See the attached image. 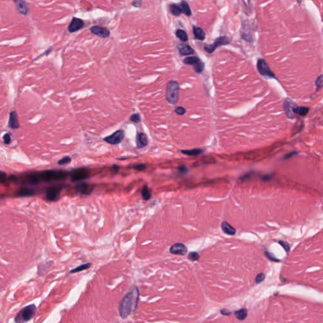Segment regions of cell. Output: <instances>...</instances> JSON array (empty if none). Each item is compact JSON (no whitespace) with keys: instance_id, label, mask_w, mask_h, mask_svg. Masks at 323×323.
I'll return each instance as SVG.
<instances>
[{"instance_id":"cell-10","label":"cell","mask_w":323,"mask_h":323,"mask_svg":"<svg viewBox=\"0 0 323 323\" xmlns=\"http://www.w3.org/2000/svg\"><path fill=\"white\" fill-rule=\"evenodd\" d=\"M84 27L83 21L78 18L74 17L73 18L71 23L68 27V31L70 33H73L77 32L81 29Z\"/></svg>"},{"instance_id":"cell-41","label":"cell","mask_w":323,"mask_h":323,"mask_svg":"<svg viewBox=\"0 0 323 323\" xmlns=\"http://www.w3.org/2000/svg\"><path fill=\"white\" fill-rule=\"evenodd\" d=\"M179 172H181V173L182 174H185L186 173V172H187V168H186V167L184 165H180L179 167Z\"/></svg>"},{"instance_id":"cell-43","label":"cell","mask_w":323,"mask_h":323,"mask_svg":"<svg viewBox=\"0 0 323 323\" xmlns=\"http://www.w3.org/2000/svg\"><path fill=\"white\" fill-rule=\"evenodd\" d=\"M141 0H134V2H133V5L135 7H140L141 5Z\"/></svg>"},{"instance_id":"cell-3","label":"cell","mask_w":323,"mask_h":323,"mask_svg":"<svg viewBox=\"0 0 323 323\" xmlns=\"http://www.w3.org/2000/svg\"><path fill=\"white\" fill-rule=\"evenodd\" d=\"M179 97V86L177 81H170L167 83L166 88V99L171 104L178 102Z\"/></svg>"},{"instance_id":"cell-6","label":"cell","mask_w":323,"mask_h":323,"mask_svg":"<svg viewBox=\"0 0 323 323\" xmlns=\"http://www.w3.org/2000/svg\"><path fill=\"white\" fill-rule=\"evenodd\" d=\"M257 68L258 72L263 76L269 78H275L273 72L271 70L269 65L265 59H258L257 62Z\"/></svg>"},{"instance_id":"cell-29","label":"cell","mask_w":323,"mask_h":323,"mask_svg":"<svg viewBox=\"0 0 323 323\" xmlns=\"http://www.w3.org/2000/svg\"><path fill=\"white\" fill-rule=\"evenodd\" d=\"M91 265H92V264L89 263L81 265L75 268V269L71 270L70 271V273H78V272L82 271L85 270H87V269H89L91 266Z\"/></svg>"},{"instance_id":"cell-8","label":"cell","mask_w":323,"mask_h":323,"mask_svg":"<svg viewBox=\"0 0 323 323\" xmlns=\"http://www.w3.org/2000/svg\"><path fill=\"white\" fill-rule=\"evenodd\" d=\"M64 188L62 185H58L50 187L46 191V198L49 201H56L58 200L60 192Z\"/></svg>"},{"instance_id":"cell-39","label":"cell","mask_w":323,"mask_h":323,"mask_svg":"<svg viewBox=\"0 0 323 323\" xmlns=\"http://www.w3.org/2000/svg\"><path fill=\"white\" fill-rule=\"evenodd\" d=\"M3 140H4V143L5 144H9L11 142V137H10V135L9 133L5 134L3 136Z\"/></svg>"},{"instance_id":"cell-4","label":"cell","mask_w":323,"mask_h":323,"mask_svg":"<svg viewBox=\"0 0 323 323\" xmlns=\"http://www.w3.org/2000/svg\"><path fill=\"white\" fill-rule=\"evenodd\" d=\"M36 311V307L34 304H31L20 310L15 317L16 322H25L30 321L34 316Z\"/></svg>"},{"instance_id":"cell-42","label":"cell","mask_w":323,"mask_h":323,"mask_svg":"<svg viewBox=\"0 0 323 323\" xmlns=\"http://www.w3.org/2000/svg\"><path fill=\"white\" fill-rule=\"evenodd\" d=\"M6 174L3 171H0V182H3L5 181Z\"/></svg>"},{"instance_id":"cell-7","label":"cell","mask_w":323,"mask_h":323,"mask_svg":"<svg viewBox=\"0 0 323 323\" xmlns=\"http://www.w3.org/2000/svg\"><path fill=\"white\" fill-rule=\"evenodd\" d=\"M89 176V170L87 168H79L73 170L71 173L72 182H78L87 179Z\"/></svg>"},{"instance_id":"cell-12","label":"cell","mask_w":323,"mask_h":323,"mask_svg":"<svg viewBox=\"0 0 323 323\" xmlns=\"http://www.w3.org/2000/svg\"><path fill=\"white\" fill-rule=\"evenodd\" d=\"M90 31L94 35H96L102 38H107L110 35V31L102 27L94 26L90 29Z\"/></svg>"},{"instance_id":"cell-18","label":"cell","mask_w":323,"mask_h":323,"mask_svg":"<svg viewBox=\"0 0 323 323\" xmlns=\"http://www.w3.org/2000/svg\"><path fill=\"white\" fill-rule=\"evenodd\" d=\"M293 107L294 106L292 104V102L290 99H288L285 101V104H284L285 111L288 117L290 118H293L295 117L294 113L293 111Z\"/></svg>"},{"instance_id":"cell-45","label":"cell","mask_w":323,"mask_h":323,"mask_svg":"<svg viewBox=\"0 0 323 323\" xmlns=\"http://www.w3.org/2000/svg\"><path fill=\"white\" fill-rule=\"evenodd\" d=\"M113 168L115 172H118L119 171V167L116 165H114L113 167Z\"/></svg>"},{"instance_id":"cell-23","label":"cell","mask_w":323,"mask_h":323,"mask_svg":"<svg viewBox=\"0 0 323 323\" xmlns=\"http://www.w3.org/2000/svg\"><path fill=\"white\" fill-rule=\"evenodd\" d=\"M34 191L28 188H21L17 192V196H30L34 195Z\"/></svg>"},{"instance_id":"cell-1","label":"cell","mask_w":323,"mask_h":323,"mask_svg":"<svg viewBox=\"0 0 323 323\" xmlns=\"http://www.w3.org/2000/svg\"><path fill=\"white\" fill-rule=\"evenodd\" d=\"M139 297V290L135 287L122 298L119 306V314L122 319L126 318L132 312L135 311L138 304Z\"/></svg>"},{"instance_id":"cell-14","label":"cell","mask_w":323,"mask_h":323,"mask_svg":"<svg viewBox=\"0 0 323 323\" xmlns=\"http://www.w3.org/2000/svg\"><path fill=\"white\" fill-rule=\"evenodd\" d=\"M76 190L78 193L81 194V195H89L92 191L93 187L87 183L82 182L76 186Z\"/></svg>"},{"instance_id":"cell-5","label":"cell","mask_w":323,"mask_h":323,"mask_svg":"<svg viewBox=\"0 0 323 323\" xmlns=\"http://www.w3.org/2000/svg\"><path fill=\"white\" fill-rule=\"evenodd\" d=\"M230 43V39L227 36H221L215 39L213 44L206 45L204 47L205 50L208 53H212L217 48L221 46H226Z\"/></svg>"},{"instance_id":"cell-31","label":"cell","mask_w":323,"mask_h":323,"mask_svg":"<svg viewBox=\"0 0 323 323\" xmlns=\"http://www.w3.org/2000/svg\"><path fill=\"white\" fill-rule=\"evenodd\" d=\"M205 68V64L201 61H199L198 63L194 65V69L195 71L198 73H201Z\"/></svg>"},{"instance_id":"cell-13","label":"cell","mask_w":323,"mask_h":323,"mask_svg":"<svg viewBox=\"0 0 323 323\" xmlns=\"http://www.w3.org/2000/svg\"><path fill=\"white\" fill-rule=\"evenodd\" d=\"M16 9L21 14L26 15L29 13V7L25 0H14Z\"/></svg>"},{"instance_id":"cell-20","label":"cell","mask_w":323,"mask_h":323,"mask_svg":"<svg viewBox=\"0 0 323 323\" xmlns=\"http://www.w3.org/2000/svg\"><path fill=\"white\" fill-rule=\"evenodd\" d=\"M309 107H302V106L293 107V111L294 113L297 114L302 116H304L307 115L309 113Z\"/></svg>"},{"instance_id":"cell-15","label":"cell","mask_w":323,"mask_h":323,"mask_svg":"<svg viewBox=\"0 0 323 323\" xmlns=\"http://www.w3.org/2000/svg\"><path fill=\"white\" fill-rule=\"evenodd\" d=\"M179 53L182 56H189L194 54L195 51L188 44H180L178 46Z\"/></svg>"},{"instance_id":"cell-21","label":"cell","mask_w":323,"mask_h":323,"mask_svg":"<svg viewBox=\"0 0 323 323\" xmlns=\"http://www.w3.org/2000/svg\"><path fill=\"white\" fill-rule=\"evenodd\" d=\"M222 228L223 231L228 235H233L235 234L236 230L233 227H232L229 224H228L227 222H224L222 223Z\"/></svg>"},{"instance_id":"cell-26","label":"cell","mask_w":323,"mask_h":323,"mask_svg":"<svg viewBox=\"0 0 323 323\" xmlns=\"http://www.w3.org/2000/svg\"><path fill=\"white\" fill-rule=\"evenodd\" d=\"M170 13L174 16H179L182 13L181 9L179 5L171 4L169 7Z\"/></svg>"},{"instance_id":"cell-35","label":"cell","mask_w":323,"mask_h":323,"mask_svg":"<svg viewBox=\"0 0 323 323\" xmlns=\"http://www.w3.org/2000/svg\"><path fill=\"white\" fill-rule=\"evenodd\" d=\"M322 85H323V78H322V75H321L317 78V80L316 81V85L317 89H321L322 87Z\"/></svg>"},{"instance_id":"cell-9","label":"cell","mask_w":323,"mask_h":323,"mask_svg":"<svg viewBox=\"0 0 323 323\" xmlns=\"http://www.w3.org/2000/svg\"><path fill=\"white\" fill-rule=\"evenodd\" d=\"M124 138V133L122 130H118L110 136L104 138V140L109 144L116 145L121 143Z\"/></svg>"},{"instance_id":"cell-34","label":"cell","mask_w":323,"mask_h":323,"mask_svg":"<svg viewBox=\"0 0 323 323\" xmlns=\"http://www.w3.org/2000/svg\"><path fill=\"white\" fill-rule=\"evenodd\" d=\"M71 160H72V159L70 157H64L62 159L59 160L58 163L59 165H65V164H69L71 162Z\"/></svg>"},{"instance_id":"cell-25","label":"cell","mask_w":323,"mask_h":323,"mask_svg":"<svg viewBox=\"0 0 323 323\" xmlns=\"http://www.w3.org/2000/svg\"><path fill=\"white\" fill-rule=\"evenodd\" d=\"M200 59L196 56H188L187 58H186L184 60H183V62L186 64H188V65H195V64H196V63H198L199 61H200Z\"/></svg>"},{"instance_id":"cell-37","label":"cell","mask_w":323,"mask_h":323,"mask_svg":"<svg viewBox=\"0 0 323 323\" xmlns=\"http://www.w3.org/2000/svg\"><path fill=\"white\" fill-rule=\"evenodd\" d=\"M265 278V275L263 274V273H260V274H259L257 276V278H256V282L257 284H260V282H261L262 281L264 280Z\"/></svg>"},{"instance_id":"cell-47","label":"cell","mask_w":323,"mask_h":323,"mask_svg":"<svg viewBox=\"0 0 323 323\" xmlns=\"http://www.w3.org/2000/svg\"><path fill=\"white\" fill-rule=\"evenodd\" d=\"M302 0H297V3L298 4H300L301 3H302Z\"/></svg>"},{"instance_id":"cell-32","label":"cell","mask_w":323,"mask_h":323,"mask_svg":"<svg viewBox=\"0 0 323 323\" xmlns=\"http://www.w3.org/2000/svg\"><path fill=\"white\" fill-rule=\"evenodd\" d=\"M199 257H200V254L196 252H191L188 255V258L191 261H192L198 260Z\"/></svg>"},{"instance_id":"cell-46","label":"cell","mask_w":323,"mask_h":323,"mask_svg":"<svg viewBox=\"0 0 323 323\" xmlns=\"http://www.w3.org/2000/svg\"><path fill=\"white\" fill-rule=\"evenodd\" d=\"M271 177V176H270V175H266V176H265L264 177V179H265V180H268V179H270Z\"/></svg>"},{"instance_id":"cell-2","label":"cell","mask_w":323,"mask_h":323,"mask_svg":"<svg viewBox=\"0 0 323 323\" xmlns=\"http://www.w3.org/2000/svg\"><path fill=\"white\" fill-rule=\"evenodd\" d=\"M68 173L65 171L48 170L42 172L38 175L39 178L46 182H51L54 181H60L66 179Z\"/></svg>"},{"instance_id":"cell-30","label":"cell","mask_w":323,"mask_h":323,"mask_svg":"<svg viewBox=\"0 0 323 323\" xmlns=\"http://www.w3.org/2000/svg\"><path fill=\"white\" fill-rule=\"evenodd\" d=\"M235 314L236 317H238V319H239V320H244L247 317V310L246 309H242L241 310H239L238 311H236Z\"/></svg>"},{"instance_id":"cell-17","label":"cell","mask_w":323,"mask_h":323,"mask_svg":"<svg viewBox=\"0 0 323 323\" xmlns=\"http://www.w3.org/2000/svg\"><path fill=\"white\" fill-rule=\"evenodd\" d=\"M8 126L12 129H17L19 127V123L18 120L17 114L15 111H12L10 114V118L8 121Z\"/></svg>"},{"instance_id":"cell-22","label":"cell","mask_w":323,"mask_h":323,"mask_svg":"<svg viewBox=\"0 0 323 323\" xmlns=\"http://www.w3.org/2000/svg\"><path fill=\"white\" fill-rule=\"evenodd\" d=\"M179 5L181 9L182 13L185 14L186 16H190L191 15L192 12H191V8H190L188 3L186 1H182Z\"/></svg>"},{"instance_id":"cell-11","label":"cell","mask_w":323,"mask_h":323,"mask_svg":"<svg viewBox=\"0 0 323 323\" xmlns=\"http://www.w3.org/2000/svg\"><path fill=\"white\" fill-rule=\"evenodd\" d=\"M169 251L172 254L183 256L187 253V249L184 244L182 243H176L170 247Z\"/></svg>"},{"instance_id":"cell-40","label":"cell","mask_w":323,"mask_h":323,"mask_svg":"<svg viewBox=\"0 0 323 323\" xmlns=\"http://www.w3.org/2000/svg\"><path fill=\"white\" fill-rule=\"evenodd\" d=\"M279 243L280 244L283 246V247L285 249V251H286L287 252H288V251H289V250H290L289 245H288L287 242H283V241H279Z\"/></svg>"},{"instance_id":"cell-44","label":"cell","mask_w":323,"mask_h":323,"mask_svg":"<svg viewBox=\"0 0 323 323\" xmlns=\"http://www.w3.org/2000/svg\"><path fill=\"white\" fill-rule=\"evenodd\" d=\"M297 152H290V153L287 154V155L285 156L284 158H285V159H290V158L292 157L293 156H294V155H297Z\"/></svg>"},{"instance_id":"cell-19","label":"cell","mask_w":323,"mask_h":323,"mask_svg":"<svg viewBox=\"0 0 323 323\" xmlns=\"http://www.w3.org/2000/svg\"><path fill=\"white\" fill-rule=\"evenodd\" d=\"M193 34L195 38L197 40H204L206 38V35L204 30L201 28L196 26H193L192 27Z\"/></svg>"},{"instance_id":"cell-28","label":"cell","mask_w":323,"mask_h":323,"mask_svg":"<svg viewBox=\"0 0 323 323\" xmlns=\"http://www.w3.org/2000/svg\"><path fill=\"white\" fill-rule=\"evenodd\" d=\"M176 37L182 42H186L188 40V36L187 33L182 29L177 30V31L176 32Z\"/></svg>"},{"instance_id":"cell-38","label":"cell","mask_w":323,"mask_h":323,"mask_svg":"<svg viewBox=\"0 0 323 323\" xmlns=\"http://www.w3.org/2000/svg\"><path fill=\"white\" fill-rule=\"evenodd\" d=\"M134 168L136 170H138V171H142L143 170H145V168H146V166L145 164H136V165H134Z\"/></svg>"},{"instance_id":"cell-16","label":"cell","mask_w":323,"mask_h":323,"mask_svg":"<svg viewBox=\"0 0 323 323\" xmlns=\"http://www.w3.org/2000/svg\"><path fill=\"white\" fill-rule=\"evenodd\" d=\"M136 146L138 148H142L146 146L148 143L146 135L143 133H138L136 136Z\"/></svg>"},{"instance_id":"cell-24","label":"cell","mask_w":323,"mask_h":323,"mask_svg":"<svg viewBox=\"0 0 323 323\" xmlns=\"http://www.w3.org/2000/svg\"><path fill=\"white\" fill-rule=\"evenodd\" d=\"M181 152L183 154L189 155V156H197V155L201 154L203 152V150L201 149H193V150H182Z\"/></svg>"},{"instance_id":"cell-33","label":"cell","mask_w":323,"mask_h":323,"mask_svg":"<svg viewBox=\"0 0 323 323\" xmlns=\"http://www.w3.org/2000/svg\"><path fill=\"white\" fill-rule=\"evenodd\" d=\"M130 120L135 122V123H138L140 122L141 121V116L138 113H136V114H133L131 116H130Z\"/></svg>"},{"instance_id":"cell-36","label":"cell","mask_w":323,"mask_h":323,"mask_svg":"<svg viewBox=\"0 0 323 323\" xmlns=\"http://www.w3.org/2000/svg\"><path fill=\"white\" fill-rule=\"evenodd\" d=\"M175 112H176V114H178L179 115H184L186 113V109L184 108V107H181V106H179V107H177L176 108Z\"/></svg>"},{"instance_id":"cell-27","label":"cell","mask_w":323,"mask_h":323,"mask_svg":"<svg viewBox=\"0 0 323 323\" xmlns=\"http://www.w3.org/2000/svg\"><path fill=\"white\" fill-rule=\"evenodd\" d=\"M141 196L143 197V199L145 201H148L151 198L152 194L147 186H143V189L141 191Z\"/></svg>"}]
</instances>
